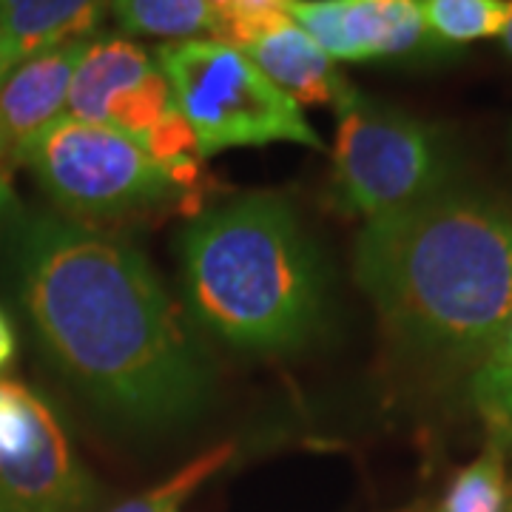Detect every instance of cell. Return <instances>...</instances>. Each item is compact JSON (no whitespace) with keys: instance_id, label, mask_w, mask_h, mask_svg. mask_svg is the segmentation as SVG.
<instances>
[{"instance_id":"cell-16","label":"cell","mask_w":512,"mask_h":512,"mask_svg":"<svg viewBox=\"0 0 512 512\" xmlns=\"http://www.w3.org/2000/svg\"><path fill=\"white\" fill-rule=\"evenodd\" d=\"M507 504V473L504 447L490 439L487 450L450 484L441 512H504Z\"/></svg>"},{"instance_id":"cell-8","label":"cell","mask_w":512,"mask_h":512,"mask_svg":"<svg viewBox=\"0 0 512 512\" xmlns=\"http://www.w3.org/2000/svg\"><path fill=\"white\" fill-rule=\"evenodd\" d=\"M288 18L333 60L399 57L430 37L419 0H291Z\"/></svg>"},{"instance_id":"cell-13","label":"cell","mask_w":512,"mask_h":512,"mask_svg":"<svg viewBox=\"0 0 512 512\" xmlns=\"http://www.w3.org/2000/svg\"><path fill=\"white\" fill-rule=\"evenodd\" d=\"M111 15L131 35L197 40L220 26V15L208 0H111Z\"/></svg>"},{"instance_id":"cell-7","label":"cell","mask_w":512,"mask_h":512,"mask_svg":"<svg viewBox=\"0 0 512 512\" xmlns=\"http://www.w3.org/2000/svg\"><path fill=\"white\" fill-rule=\"evenodd\" d=\"M89 481L52 407L0 379V512H77Z\"/></svg>"},{"instance_id":"cell-6","label":"cell","mask_w":512,"mask_h":512,"mask_svg":"<svg viewBox=\"0 0 512 512\" xmlns=\"http://www.w3.org/2000/svg\"><path fill=\"white\" fill-rule=\"evenodd\" d=\"M336 111L333 185L348 211L376 220L444 191L447 154L427 123L359 92Z\"/></svg>"},{"instance_id":"cell-20","label":"cell","mask_w":512,"mask_h":512,"mask_svg":"<svg viewBox=\"0 0 512 512\" xmlns=\"http://www.w3.org/2000/svg\"><path fill=\"white\" fill-rule=\"evenodd\" d=\"M15 353H18V339H15V328L9 322V316L0 311V370L15 362Z\"/></svg>"},{"instance_id":"cell-14","label":"cell","mask_w":512,"mask_h":512,"mask_svg":"<svg viewBox=\"0 0 512 512\" xmlns=\"http://www.w3.org/2000/svg\"><path fill=\"white\" fill-rule=\"evenodd\" d=\"M427 35L464 46L501 37L512 18V0H419Z\"/></svg>"},{"instance_id":"cell-15","label":"cell","mask_w":512,"mask_h":512,"mask_svg":"<svg viewBox=\"0 0 512 512\" xmlns=\"http://www.w3.org/2000/svg\"><path fill=\"white\" fill-rule=\"evenodd\" d=\"M473 399L493 433V441L501 447L512 444V328L487 353V359H481L473 379Z\"/></svg>"},{"instance_id":"cell-22","label":"cell","mask_w":512,"mask_h":512,"mask_svg":"<svg viewBox=\"0 0 512 512\" xmlns=\"http://www.w3.org/2000/svg\"><path fill=\"white\" fill-rule=\"evenodd\" d=\"M208 3H211V9H214V12L220 15V12H225V9H228V6H231L234 0H208Z\"/></svg>"},{"instance_id":"cell-5","label":"cell","mask_w":512,"mask_h":512,"mask_svg":"<svg viewBox=\"0 0 512 512\" xmlns=\"http://www.w3.org/2000/svg\"><path fill=\"white\" fill-rule=\"evenodd\" d=\"M20 163L32 168L66 220L83 225L148 211L177 191L134 137L66 114L37 134Z\"/></svg>"},{"instance_id":"cell-19","label":"cell","mask_w":512,"mask_h":512,"mask_svg":"<svg viewBox=\"0 0 512 512\" xmlns=\"http://www.w3.org/2000/svg\"><path fill=\"white\" fill-rule=\"evenodd\" d=\"M20 220H23V211H20V200L12 185V168L0 165V242L9 231L18 228Z\"/></svg>"},{"instance_id":"cell-12","label":"cell","mask_w":512,"mask_h":512,"mask_svg":"<svg viewBox=\"0 0 512 512\" xmlns=\"http://www.w3.org/2000/svg\"><path fill=\"white\" fill-rule=\"evenodd\" d=\"M154 69L151 57L126 37L89 40V49L72 74L63 114L83 123H106L111 100L143 83Z\"/></svg>"},{"instance_id":"cell-3","label":"cell","mask_w":512,"mask_h":512,"mask_svg":"<svg viewBox=\"0 0 512 512\" xmlns=\"http://www.w3.org/2000/svg\"><path fill=\"white\" fill-rule=\"evenodd\" d=\"M183 282L197 316L237 348L299 345L322 316L319 259L274 194L202 211L183 234Z\"/></svg>"},{"instance_id":"cell-11","label":"cell","mask_w":512,"mask_h":512,"mask_svg":"<svg viewBox=\"0 0 512 512\" xmlns=\"http://www.w3.org/2000/svg\"><path fill=\"white\" fill-rule=\"evenodd\" d=\"M111 0H0V69L9 74L37 52L89 40Z\"/></svg>"},{"instance_id":"cell-1","label":"cell","mask_w":512,"mask_h":512,"mask_svg":"<svg viewBox=\"0 0 512 512\" xmlns=\"http://www.w3.org/2000/svg\"><path fill=\"white\" fill-rule=\"evenodd\" d=\"M15 231L20 302L60 370L128 421L197 416L205 367L143 254L52 214Z\"/></svg>"},{"instance_id":"cell-10","label":"cell","mask_w":512,"mask_h":512,"mask_svg":"<svg viewBox=\"0 0 512 512\" xmlns=\"http://www.w3.org/2000/svg\"><path fill=\"white\" fill-rule=\"evenodd\" d=\"M262 74L276 89L293 97L299 106H333L339 109L353 97V86L333 66V57L308 37L293 20H285L265 35H259L245 49Z\"/></svg>"},{"instance_id":"cell-24","label":"cell","mask_w":512,"mask_h":512,"mask_svg":"<svg viewBox=\"0 0 512 512\" xmlns=\"http://www.w3.org/2000/svg\"><path fill=\"white\" fill-rule=\"evenodd\" d=\"M3 77H6V74H3V69H0V80H3Z\"/></svg>"},{"instance_id":"cell-2","label":"cell","mask_w":512,"mask_h":512,"mask_svg":"<svg viewBox=\"0 0 512 512\" xmlns=\"http://www.w3.org/2000/svg\"><path fill=\"white\" fill-rule=\"evenodd\" d=\"M356 282L404 345L487 359L512 328V208L444 188L367 220Z\"/></svg>"},{"instance_id":"cell-23","label":"cell","mask_w":512,"mask_h":512,"mask_svg":"<svg viewBox=\"0 0 512 512\" xmlns=\"http://www.w3.org/2000/svg\"><path fill=\"white\" fill-rule=\"evenodd\" d=\"M504 512H512V487H507V504H504Z\"/></svg>"},{"instance_id":"cell-17","label":"cell","mask_w":512,"mask_h":512,"mask_svg":"<svg viewBox=\"0 0 512 512\" xmlns=\"http://www.w3.org/2000/svg\"><path fill=\"white\" fill-rule=\"evenodd\" d=\"M231 456H234V447L231 444L211 447L208 453H202L194 461H188L180 473L165 478L163 484L151 487L148 493L137 495V498H128L126 504L114 507L111 512H177V507L183 504L185 498L194 493L202 481H208L217 470H222L231 461Z\"/></svg>"},{"instance_id":"cell-21","label":"cell","mask_w":512,"mask_h":512,"mask_svg":"<svg viewBox=\"0 0 512 512\" xmlns=\"http://www.w3.org/2000/svg\"><path fill=\"white\" fill-rule=\"evenodd\" d=\"M501 40H504V49H507V52L512 55V18H510V23H507V29H504Z\"/></svg>"},{"instance_id":"cell-4","label":"cell","mask_w":512,"mask_h":512,"mask_svg":"<svg viewBox=\"0 0 512 512\" xmlns=\"http://www.w3.org/2000/svg\"><path fill=\"white\" fill-rule=\"evenodd\" d=\"M157 69L197 134L202 160L225 148L268 143L322 148L302 106L234 46L211 37L171 40L157 49Z\"/></svg>"},{"instance_id":"cell-9","label":"cell","mask_w":512,"mask_h":512,"mask_svg":"<svg viewBox=\"0 0 512 512\" xmlns=\"http://www.w3.org/2000/svg\"><path fill=\"white\" fill-rule=\"evenodd\" d=\"M89 40L37 52L0 80V165L12 168L46 126L63 117L72 74Z\"/></svg>"},{"instance_id":"cell-18","label":"cell","mask_w":512,"mask_h":512,"mask_svg":"<svg viewBox=\"0 0 512 512\" xmlns=\"http://www.w3.org/2000/svg\"><path fill=\"white\" fill-rule=\"evenodd\" d=\"M171 106H174L171 86H168L163 72L154 69L143 83H137L134 89L117 94L111 100L109 111H106V123L120 128L123 134L140 143L148 134V128L154 126Z\"/></svg>"}]
</instances>
